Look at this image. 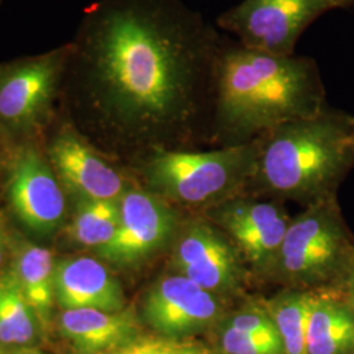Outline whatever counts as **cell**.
Here are the masks:
<instances>
[{"label":"cell","mask_w":354,"mask_h":354,"mask_svg":"<svg viewBox=\"0 0 354 354\" xmlns=\"http://www.w3.org/2000/svg\"><path fill=\"white\" fill-rule=\"evenodd\" d=\"M337 291H340L345 298H348L354 304V264L346 279L342 282V288Z\"/></svg>","instance_id":"24"},{"label":"cell","mask_w":354,"mask_h":354,"mask_svg":"<svg viewBox=\"0 0 354 354\" xmlns=\"http://www.w3.org/2000/svg\"><path fill=\"white\" fill-rule=\"evenodd\" d=\"M257 145L252 177L274 193L317 203L354 165L353 115L326 108L272 129Z\"/></svg>","instance_id":"3"},{"label":"cell","mask_w":354,"mask_h":354,"mask_svg":"<svg viewBox=\"0 0 354 354\" xmlns=\"http://www.w3.org/2000/svg\"><path fill=\"white\" fill-rule=\"evenodd\" d=\"M353 6L354 0H241L221 13L215 26L251 49L291 55L304 30L320 16Z\"/></svg>","instance_id":"6"},{"label":"cell","mask_w":354,"mask_h":354,"mask_svg":"<svg viewBox=\"0 0 354 354\" xmlns=\"http://www.w3.org/2000/svg\"><path fill=\"white\" fill-rule=\"evenodd\" d=\"M10 196L17 216L37 234H50L64 218V193L33 150L23 152L13 165Z\"/></svg>","instance_id":"11"},{"label":"cell","mask_w":354,"mask_h":354,"mask_svg":"<svg viewBox=\"0 0 354 354\" xmlns=\"http://www.w3.org/2000/svg\"><path fill=\"white\" fill-rule=\"evenodd\" d=\"M175 227L171 210L143 192H129L120 198V223L113 239L99 248L104 259L134 264L159 250Z\"/></svg>","instance_id":"9"},{"label":"cell","mask_w":354,"mask_h":354,"mask_svg":"<svg viewBox=\"0 0 354 354\" xmlns=\"http://www.w3.org/2000/svg\"><path fill=\"white\" fill-rule=\"evenodd\" d=\"M221 323L243 333L282 344L279 340L276 326L269 313L266 311L264 304H247L238 311L226 315Z\"/></svg>","instance_id":"22"},{"label":"cell","mask_w":354,"mask_h":354,"mask_svg":"<svg viewBox=\"0 0 354 354\" xmlns=\"http://www.w3.org/2000/svg\"><path fill=\"white\" fill-rule=\"evenodd\" d=\"M354 264V243L333 197L290 222L273 270L314 290H339Z\"/></svg>","instance_id":"4"},{"label":"cell","mask_w":354,"mask_h":354,"mask_svg":"<svg viewBox=\"0 0 354 354\" xmlns=\"http://www.w3.org/2000/svg\"><path fill=\"white\" fill-rule=\"evenodd\" d=\"M225 36L181 0H106L89 23L84 75L124 120L184 140L212 118Z\"/></svg>","instance_id":"1"},{"label":"cell","mask_w":354,"mask_h":354,"mask_svg":"<svg viewBox=\"0 0 354 354\" xmlns=\"http://www.w3.org/2000/svg\"><path fill=\"white\" fill-rule=\"evenodd\" d=\"M257 140L209 151L158 149L150 163L152 180L178 203H212L253 176Z\"/></svg>","instance_id":"5"},{"label":"cell","mask_w":354,"mask_h":354,"mask_svg":"<svg viewBox=\"0 0 354 354\" xmlns=\"http://www.w3.org/2000/svg\"><path fill=\"white\" fill-rule=\"evenodd\" d=\"M3 256H4V243H3L1 234H0V264H1V261H3Z\"/></svg>","instance_id":"26"},{"label":"cell","mask_w":354,"mask_h":354,"mask_svg":"<svg viewBox=\"0 0 354 354\" xmlns=\"http://www.w3.org/2000/svg\"><path fill=\"white\" fill-rule=\"evenodd\" d=\"M239 251L219 231L206 223H193L178 238L174 264L178 274L205 290L225 297L243 281Z\"/></svg>","instance_id":"8"},{"label":"cell","mask_w":354,"mask_h":354,"mask_svg":"<svg viewBox=\"0 0 354 354\" xmlns=\"http://www.w3.org/2000/svg\"><path fill=\"white\" fill-rule=\"evenodd\" d=\"M53 163L64 181L87 200H120L122 177L74 134H62L50 150Z\"/></svg>","instance_id":"13"},{"label":"cell","mask_w":354,"mask_h":354,"mask_svg":"<svg viewBox=\"0 0 354 354\" xmlns=\"http://www.w3.org/2000/svg\"><path fill=\"white\" fill-rule=\"evenodd\" d=\"M216 219L251 266L259 270L274 268L290 225L279 207L272 203L238 201L225 205Z\"/></svg>","instance_id":"10"},{"label":"cell","mask_w":354,"mask_h":354,"mask_svg":"<svg viewBox=\"0 0 354 354\" xmlns=\"http://www.w3.org/2000/svg\"><path fill=\"white\" fill-rule=\"evenodd\" d=\"M59 328L67 340L83 354H100L138 336V323L130 311L95 308L64 310Z\"/></svg>","instance_id":"14"},{"label":"cell","mask_w":354,"mask_h":354,"mask_svg":"<svg viewBox=\"0 0 354 354\" xmlns=\"http://www.w3.org/2000/svg\"><path fill=\"white\" fill-rule=\"evenodd\" d=\"M0 354H41L35 351H16V352H6V351H0Z\"/></svg>","instance_id":"25"},{"label":"cell","mask_w":354,"mask_h":354,"mask_svg":"<svg viewBox=\"0 0 354 354\" xmlns=\"http://www.w3.org/2000/svg\"><path fill=\"white\" fill-rule=\"evenodd\" d=\"M315 290H285L264 302L285 354H307V326Z\"/></svg>","instance_id":"18"},{"label":"cell","mask_w":354,"mask_h":354,"mask_svg":"<svg viewBox=\"0 0 354 354\" xmlns=\"http://www.w3.org/2000/svg\"><path fill=\"white\" fill-rule=\"evenodd\" d=\"M218 351L222 354H285L279 342H269L236 329L230 328L223 323L216 327Z\"/></svg>","instance_id":"23"},{"label":"cell","mask_w":354,"mask_h":354,"mask_svg":"<svg viewBox=\"0 0 354 354\" xmlns=\"http://www.w3.org/2000/svg\"><path fill=\"white\" fill-rule=\"evenodd\" d=\"M54 292L64 310L95 308L122 311L124 294L118 281L95 259L79 257L55 266Z\"/></svg>","instance_id":"12"},{"label":"cell","mask_w":354,"mask_h":354,"mask_svg":"<svg viewBox=\"0 0 354 354\" xmlns=\"http://www.w3.org/2000/svg\"><path fill=\"white\" fill-rule=\"evenodd\" d=\"M307 354H354V304L337 290H315Z\"/></svg>","instance_id":"16"},{"label":"cell","mask_w":354,"mask_h":354,"mask_svg":"<svg viewBox=\"0 0 354 354\" xmlns=\"http://www.w3.org/2000/svg\"><path fill=\"white\" fill-rule=\"evenodd\" d=\"M353 125H354V117H353Z\"/></svg>","instance_id":"27"},{"label":"cell","mask_w":354,"mask_h":354,"mask_svg":"<svg viewBox=\"0 0 354 354\" xmlns=\"http://www.w3.org/2000/svg\"><path fill=\"white\" fill-rule=\"evenodd\" d=\"M12 272L38 322L46 324L55 298V264L50 251L42 247L26 245L19 253Z\"/></svg>","instance_id":"17"},{"label":"cell","mask_w":354,"mask_h":354,"mask_svg":"<svg viewBox=\"0 0 354 354\" xmlns=\"http://www.w3.org/2000/svg\"><path fill=\"white\" fill-rule=\"evenodd\" d=\"M100 354H222L205 342L189 339H174L162 335L137 336L109 352Z\"/></svg>","instance_id":"21"},{"label":"cell","mask_w":354,"mask_h":354,"mask_svg":"<svg viewBox=\"0 0 354 354\" xmlns=\"http://www.w3.org/2000/svg\"><path fill=\"white\" fill-rule=\"evenodd\" d=\"M120 223V200H87L76 215L73 236L87 247L102 248L113 239Z\"/></svg>","instance_id":"20"},{"label":"cell","mask_w":354,"mask_h":354,"mask_svg":"<svg viewBox=\"0 0 354 354\" xmlns=\"http://www.w3.org/2000/svg\"><path fill=\"white\" fill-rule=\"evenodd\" d=\"M222 297L177 274L160 279L149 291L143 315L158 335L189 339L216 327L226 317Z\"/></svg>","instance_id":"7"},{"label":"cell","mask_w":354,"mask_h":354,"mask_svg":"<svg viewBox=\"0 0 354 354\" xmlns=\"http://www.w3.org/2000/svg\"><path fill=\"white\" fill-rule=\"evenodd\" d=\"M57 77L51 58L23 64L0 82V117L21 124L35 118L50 99Z\"/></svg>","instance_id":"15"},{"label":"cell","mask_w":354,"mask_h":354,"mask_svg":"<svg viewBox=\"0 0 354 354\" xmlns=\"http://www.w3.org/2000/svg\"><path fill=\"white\" fill-rule=\"evenodd\" d=\"M326 108V88L314 58L269 54L225 36L212 112L221 147L252 142Z\"/></svg>","instance_id":"2"},{"label":"cell","mask_w":354,"mask_h":354,"mask_svg":"<svg viewBox=\"0 0 354 354\" xmlns=\"http://www.w3.org/2000/svg\"><path fill=\"white\" fill-rule=\"evenodd\" d=\"M37 317L10 272L0 277V342L26 345L35 340Z\"/></svg>","instance_id":"19"}]
</instances>
